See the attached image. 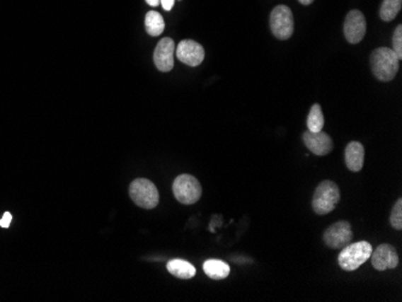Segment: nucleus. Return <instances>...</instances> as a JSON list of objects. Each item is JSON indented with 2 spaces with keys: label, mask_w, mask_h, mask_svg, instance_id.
<instances>
[{
  "label": "nucleus",
  "mask_w": 402,
  "mask_h": 302,
  "mask_svg": "<svg viewBox=\"0 0 402 302\" xmlns=\"http://www.w3.org/2000/svg\"><path fill=\"white\" fill-rule=\"evenodd\" d=\"M398 56L388 47H378L371 53L370 65L374 76L382 82H389L398 71Z\"/></svg>",
  "instance_id": "nucleus-1"
},
{
  "label": "nucleus",
  "mask_w": 402,
  "mask_h": 302,
  "mask_svg": "<svg viewBox=\"0 0 402 302\" xmlns=\"http://www.w3.org/2000/svg\"><path fill=\"white\" fill-rule=\"evenodd\" d=\"M372 250L370 242L359 241L347 245L338 254V265L342 270L355 271L370 259Z\"/></svg>",
  "instance_id": "nucleus-2"
},
{
  "label": "nucleus",
  "mask_w": 402,
  "mask_h": 302,
  "mask_svg": "<svg viewBox=\"0 0 402 302\" xmlns=\"http://www.w3.org/2000/svg\"><path fill=\"white\" fill-rule=\"evenodd\" d=\"M340 190L333 181H323L314 190L312 207L314 214L324 216L334 211L340 202Z\"/></svg>",
  "instance_id": "nucleus-3"
},
{
  "label": "nucleus",
  "mask_w": 402,
  "mask_h": 302,
  "mask_svg": "<svg viewBox=\"0 0 402 302\" xmlns=\"http://www.w3.org/2000/svg\"><path fill=\"white\" fill-rule=\"evenodd\" d=\"M129 195L135 205L145 210H152L159 204V193L157 187L147 178H137L132 182Z\"/></svg>",
  "instance_id": "nucleus-4"
},
{
  "label": "nucleus",
  "mask_w": 402,
  "mask_h": 302,
  "mask_svg": "<svg viewBox=\"0 0 402 302\" xmlns=\"http://www.w3.org/2000/svg\"><path fill=\"white\" fill-rule=\"evenodd\" d=\"M173 190L175 197L183 205H193L202 193L200 182L188 173L180 175L173 181Z\"/></svg>",
  "instance_id": "nucleus-5"
},
{
  "label": "nucleus",
  "mask_w": 402,
  "mask_h": 302,
  "mask_svg": "<svg viewBox=\"0 0 402 302\" xmlns=\"http://www.w3.org/2000/svg\"><path fill=\"white\" fill-rule=\"evenodd\" d=\"M270 28L278 40H288L294 33V17L287 5H278L270 15Z\"/></svg>",
  "instance_id": "nucleus-6"
},
{
  "label": "nucleus",
  "mask_w": 402,
  "mask_h": 302,
  "mask_svg": "<svg viewBox=\"0 0 402 302\" xmlns=\"http://www.w3.org/2000/svg\"><path fill=\"white\" fill-rule=\"evenodd\" d=\"M323 240L326 246L331 250H342L350 245L353 240V231L350 223L347 221H338L329 226L323 235Z\"/></svg>",
  "instance_id": "nucleus-7"
},
{
  "label": "nucleus",
  "mask_w": 402,
  "mask_h": 302,
  "mask_svg": "<svg viewBox=\"0 0 402 302\" xmlns=\"http://www.w3.org/2000/svg\"><path fill=\"white\" fill-rule=\"evenodd\" d=\"M343 33L350 44H359L364 39L366 34V20L362 11L352 10L347 13Z\"/></svg>",
  "instance_id": "nucleus-8"
},
{
  "label": "nucleus",
  "mask_w": 402,
  "mask_h": 302,
  "mask_svg": "<svg viewBox=\"0 0 402 302\" xmlns=\"http://www.w3.org/2000/svg\"><path fill=\"white\" fill-rule=\"evenodd\" d=\"M175 42L170 37H164L158 42L157 47L153 53V61L161 73H169L175 65Z\"/></svg>",
  "instance_id": "nucleus-9"
},
{
  "label": "nucleus",
  "mask_w": 402,
  "mask_h": 302,
  "mask_svg": "<svg viewBox=\"0 0 402 302\" xmlns=\"http://www.w3.org/2000/svg\"><path fill=\"white\" fill-rule=\"evenodd\" d=\"M175 53L178 61L189 66L200 65L205 58V50L199 42L194 40L181 41Z\"/></svg>",
  "instance_id": "nucleus-10"
},
{
  "label": "nucleus",
  "mask_w": 402,
  "mask_h": 302,
  "mask_svg": "<svg viewBox=\"0 0 402 302\" xmlns=\"http://www.w3.org/2000/svg\"><path fill=\"white\" fill-rule=\"evenodd\" d=\"M302 140L306 147L318 157H324L334 149V142L331 140V137L323 132L314 133L310 130H306L305 133L302 134Z\"/></svg>",
  "instance_id": "nucleus-11"
},
{
  "label": "nucleus",
  "mask_w": 402,
  "mask_h": 302,
  "mask_svg": "<svg viewBox=\"0 0 402 302\" xmlns=\"http://www.w3.org/2000/svg\"><path fill=\"white\" fill-rule=\"evenodd\" d=\"M370 258L372 266L377 271L390 270L398 265V255L396 250L388 243L379 245L374 252L372 250Z\"/></svg>",
  "instance_id": "nucleus-12"
},
{
  "label": "nucleus",
  "mask_w": 402,
  "mask_h": 302,
  "mask_svg": "<svg viewBox=\"0 0 402 302\" xmlns=\"http://www.w3.org/2000/svg\"><path fill=\"white\" fill-rule=\"evenodd\" d=\"M345 161L350 171L358 173L364 166L365 161V149L360 142L352 141L345 149Z\"/></svg>",
  "instance_id": "nucleus-13"
},
{
  "label": "nucleus",
  "mask_w": 402,
  "mask_h": 302,
  "mask_svg": "<svg viewBox=\"0 0 402 302\" xmlns=\"http://www.w3.org/2000/svg\"><path fill=\"white\" fill-rule=\"evenodd\" d=\"M166 269L170 274H173L175 277L181 278V279H190L197 274V270L190 262L183 259H173L170 260L166 265Z\"/></svg>",
  "instance_id": "nucleus-14"
},
{
  "label": "nucleus",
  "mask_w": 402,
  "mask_h": 302,
  "mask_svg": "<svg viewBox=\"0 0 402 302\" xmlns=\"http://www.w3.org/2000/svg\"><path fill=\"white\" fill-rule=\"evenodd\" d=\"M204 272L212 279H224L230 274V266L218 259H209L204 262Z\"/></svg>",
  "instance_id": "nucleus-15"
},
{
  "label": "nucleus",
  "mask_w": 402,
  "mask_h": 302,
  "mask_svg": "<svg viewBox=\"0 0 402 302\" xmlns=\"http://www.w3.org/2000/svg\"><path fill=\"white\" fill-rule=\"evenodd\" d=\"M145 27L151 37H159L164 32V18L158 11H149L145 17Z\"/></svg>",
  "instance_id": "nucleus-16"
},
{
  "label": "nucleus",
  "mask_w": 402,
  "mask_h": 302,
  "mask_svg": "<svg viewBox=\"0 0 402 302\" xmlns=\"http://www.w3.org/2000/svg\"><path fill=\"white\" fill-rule=\"evenodd\" d=\"M402 6V0H383L381 8H379V17L381 20L390 22L398 16Z\"/></svg>",
  "instance_id": "nucleus-17"
},
{
  "label": "nucleus",
  "mask_w": 402,
  "mask_h": 302,
  "mask_svg": "<svg viewBox=\"0 0 402 302\" xmlns=\"http://www.w3.org/2000/svg\"><path fill=\"white\" fill-rule=\"evenodd\" d=\"M323 127H324V115H323L322 108L319 104H314L311 108L309 117H307V128L310 132L318 133L322 132Z\"/></svg>",
  "instance_id": "nucleus-18"
},
{
  "label": "nucleus",
  "mask_w": 402,
  "mask_h": 302,
  "mask_svg": "<svg viewBox=\"0 0 402 302\" xmlns=\"http://www.w3.org/2000/svg\"><path fill=\"white\" fill-rule=\"evenodd\" d=\"M390 224L396 230L402 229V199L398 197L390 214Z\"/></svg>",
  "instance_id": "nucleus-19"
},
{
  "label": "nucleus",
  "mask_w": 402,
  "mask_h": 302,
  "mask_svg": "<svg viewBox=\"0 0 402 302\" xmlns=\"http://www.w3.org/2000/svg\"><path fill=\"white\" fill-rule=\"evenodd\" d=\"M393 51L398 56V59H402V25H398L395 29L393 35Z\"/></svg>",
  "instance_id": "nucleus-20"
},
{
  "label": "nucleus",
  "mask_w": 402,
  "mask_h": 302,
  "mask_svg": "<svg viewBox=\"0 0 402 302\" xmlns=\"http://www.w3.org/2000/svg\"><path fill=\"white\" fill-rule=\"evenodd\" d=\"M11 221H13V216H11V214H10V212H5L4 217L0 219V226H1V228H8Z\"/></svg>",
  "instance_id": "nucleus-21"
},
{
  "label": "nucleus",
  "mask_w": 402,
  "mask_h": 302,
  "mask_svg": "<svg viewBox=\"0 0 402 302\" xmlns=\"http://www.w3.org/2000/svg\"><path fill=\"white\" fill-rule=\"evenodd\" d=\"M161 4L165 11H170L173 8L175 0H161Z\"/></svg>",
  "instance_id": "nucleus-22"
},
{
  "label": "nucleus",
  "mask_w": 402,
  "mask_h": 302,
  "mask_svg": "<svg viewBox=\"0 0 402 302\" xmlns=\"http://www.w3.org/2000/svg\"><path fill=\"white\" fill-rule=\"evenodd\" d=\"M146 1L149 6H153V8H157L158 5L161 4V0H146Z\"/></svg>",
  "instance_id": "nucleus-23"
},
{
  "label": "nucleus",
  "mask_w": 402,
  "mask_h": 302,
  "mask_svg": "<svg viewBox=\"0 0 402 302\" xmlns=\"http://www.w3.org/2000/svg\"><path fill=\"white\" fill-rule=\"evenodd\" d=\"M302 5H311L314 3V0H299Z\"/></svg>",
  "instance_id": "nucleus-24"
}]
</instances>
